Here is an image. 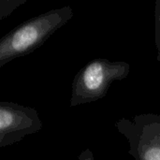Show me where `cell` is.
Returning <instances> with one entry per match:
<instances>
[{
	"instance_id": "cell-1",
	"label": "cell",
	"mask_w": 160,
	"mask_h": 160,
	"mask_svg": "<svg viewBox=\"0 0 160 160\" xmlns=\"http://www.w3.org/2000/svg\"><path fill=\"white\" fill-rule=\"evenodd\" d=\"M74 16L70 6L51 9L9 31L0 40V68L33 52Z\"/></svg>"
},
{
	"instance_id": "cell-2",
	"label": "cell",
	"mask_w": 160,
	"mask_h": 160,
	"mask_svg": "<svg viewBox=\"0 0 160 160\" xmlns=\"http://www.w3.org/2000/svg\"><path fill=\"white\" fill-rule=\"evenodd\" d=\"M129 72L130 65L124 61L97 58L88 62L73 79L70 107L105 98L111 85L114 82L126 79Z\"/></svg>"
},
{
	"instance_id": "cell-3",
	"label": "cell",
	"mask_w": 160,
	"mask_h": 160,
	"mask_svg": "<svg viewBox=\"0 0 160 160\" xmlns=\"http://www.w3.org/2000/svg\"><path fill=\"white\" fill-rule=\"evenodd\" d=\"M115 128L128 142L135 160H160V114L142 113L133 119L121 118Z\"/></svg>"
},
{
	"instance_id": "cell-4",
	"label": "cell",
	"mask_w": 160,
	"mask_h": 160,
	"mask_svg": "<svg viewBox=\"0 0 160 160\" xmlns=\"http://www.w3.org/2000/svg\"><path fill=\"white\" fill-rule=\"evenodd\" d=\"M42 128L36 109L13 102H0V147L20 142Z\"/></svg>"
},
{
	"instance_id": "cell-5",
	"label": "cell",
	"mask_w": 160,
	"mask_h": 160,
	"mask_svg": "<svg viewBox=\"0 0 160 160\" xmlns=\"http://www.w3.org/2000/svg\"><path fill=\"white\" fill-rule=\"evenodd\" d=\"M26 3V0H1L0 1V20L9 16L17 8Z\"/></svg>"
},
{
	"instance_id": "cell-6",
	"label": "cell",
	"mask_w": 160,
	"mask_h": 160,
	"mask_svg": "<svg viewBox=\"0 0 160 160\" xmlns=\"http://www.w3.org/2000/svg\"><path fill=\"white\" fill-rule=\"evenodd\" d=\"M155 41L157 47V60L160 62V0H156L155 6Z\"/></svg>"
},
{
	"instance_id": "cell-7",
	"label": "cell",
	"mask_w": 160,
	"mask_h": 160,
	"mask_svg": "<svg viewBox=\"0 0 160 160\" xmlns=\"http://www.w3.org/2000/svg\"><path fill=\"white\" fill-rule=\"evenodd\" d=\"M78 160H95V158L93 152L90 149H85L80 154Z\"/></svg>"
}]
</instances>
